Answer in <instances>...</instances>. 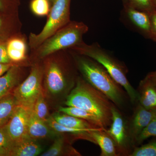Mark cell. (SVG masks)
Wrapping results in <instances>:
<instances>
[{
	"instance_id": "1",
	"label": "cell",
	"mask_w": 156,
	"mask_h": 156,
	"mask_svg": "<svg viewBox=\"0 0 156 156\" xmlns=\"http://www.w3.org/2000/svg\"><path fill=\"white\" fill-rule=\"evenodd\" d=\"M45 87L50 94H62L75 86L77 66L72 51L60 50L42 60Z\"/></svg>"
},
{
	"instance_id": "2",
	"label": "cell",
	"mask_w": 156,
	"mask_h": 156,
	"mask_svg": "<svg viewBox=\"0 0 156 156\" xmlns=\"http://www.w3.org/2000/svg\"><path fill=\"white\" fill-rule=\"evenodd\" d=\"M78 71L91 86L103 93L119 108H123L129 99L123 87L94 59L73 52Z\"/></svg>"
},
{
	"instance_id": "3",
	"label": "cell",
	"mask_w": 156,
	"mask_h": 156,
	"mask_svg": "<svg viewBox=\"0 0 156 156\" xmlns=\"http://www.w3.org/2000/svg\"><path fill=\"white\" fill-rule=\"evenodd\" d=\"M65 104L66 106L79 108L95 115L103 123L105 130L111 125L112 107L114 104L83 78L78 77Z\"/></svg>"
},
{
	"instance_id": "4",
	"label": "cell",
	"mask_w": 156,
	"mask_h": 156,
	"mask_svg": "<svg viewBox=\"0 0 156 156\" xmlns=\"http://www.w3.org/2000/svg\"><path fill=\"white\" fill-rule=\"evenodd\" d=\"M73 52L94 59L107 70L112 77L122 87L131 103L138 102V93L127 79L128 70L125 65L112 56L97 43L88 44L83 41L69 49Z\"/></svg>"
},
{
	"instance_id": "5",
	"label": "cell",
	"mask_w": 156,
	"mask_h": 156,
	"mask_svg": "<svg viewBox=\"0 0 156 156\" xmlns=\"http://www.w3.org/2000/svg\"><path fill=\"white\" fill-rule=\"evenodd\" d=\"M88 30L89 27L84 23L71 21L31 51V62L41 61L53 53L72 48L83 41V37Z\"/></svg>"
},
{
	"instance_id": "6",
	"label": "cell",
	"mask_w": 156,
	"mask_h": 156,
	"mask_svg": "<svg viewBox=\"0 0 156 156\" xmlns=\"http://www.w3.org/2000/svg\"><path fill=\"white\" fill-rule=\"evenodd\" d=\"M71 0H56L51 7L47 22L39 34L31 32L28 38L31 51L34 50L46 39L67 25L70 20Z\"/></svg>"
},
{
	"instance_id": "7",
	"label": "cell",
	"mask_w": 156,
	"mask_h": 156,
	"mask_svg": "<svg viewBox=\"0 0 156 156\" xmlns=\"http://www.w3.org/2000/svg\"><path fill=\"white\" fill-rule=\"evenodd\" d=\"M44 75L43 61L33 62L27 77L13 91V95L18 105L32 111L37 99L43 92L42 84Z\"/></svg>"
},
{
	"instance_id": "8",
	"label": "cell",
	"mask_w": 156,
	"mask_h": 156,
	"mask_svg": "<svg viewBox=\"0 0 156 156\" xmlns=\"http://www.w3.org/2000/svg\"><path fill=\"white\" fill-rule=\"evenodd\" d=\"M112 114L111 125L105 131L114 140L119 155L129 156L134 146L128 131V123L115 105L112 107Z\"/></svg>"
},
{
	"instance_id": "9",
	"label": "cell",
	"mask_w": 156,
	"mask_h": 156,
	"mask_svg": "<svg viewBox=\"0 0 156 156\" xmlns=\"http://www.w3.org/2000/svg\"><path fill=\"white\" fill-rule=\"evenodd\" d=\"M28 40L24 34L20 33L7 41L8 56L12 63L24 66L32 65L28 55Z\"/></svg>"
},
{
	"instance_id": "10",
	"label": "cell",
	"mask_w": 156,
	"mask_h": 156,
	"mask_svg": "<svg viewBox=\"0 0 156 156\" xmlns=\"http://www.w3.org/2000/svg\"><path fill=\"white\" fill-rule=\"evenodd\" d=\"M30 111L18 105L12 117L5 126L7 133L13 142L28 137L27 126Z\"/></svg>"
},
{
	"instance_id": "11",
	"label": "cell",
	"mask_w": 156,
	"mask_h": 156,
	"mask_svg": "<svg viewBox=\"0 0 156 156\" xmlns=\"http://www.w3.org/2000/svg\"><path fill=\"white\" fill-rule=\"evenodd\" d=\"M156 115V110L144 108L139 103L135 109L129 123L128 131L134 146L136 144L137 137L143 130Z\"/></svg>"
},
{
	"instance_id": "12",
	"label": "cell",
	"mask_w": 156,
	"mask_h": 156,
	"mask_svg": "<svg viewBox=\"0 0 156 156\" xmlns=\"http://www.w3.org/2000/svg\"><path fill=\"white\" fill-rule=\"evenodd\" d=\"M22 26L18 13L0 11V42L7 41L11 37L21 33Z\"/></svg>"
},
{
	"instance_id": "13",
	"label": "cell",
	"mask_w": 156,
	"mask_h": 156,
	"mask_svg": "<svg viewBox=\"0 0 156 156\" xmlns=\"http://www.w3.org/2000/svg\"><path fill=\"white\" fill-rule=\"evenodd\" d=\"M27 66L14 64L0 77V99L8 95L17 87L23 75V68Z\"/></svg>"
},
{
	"instance_id": "14",
	"label": "cell",
	"mask_w": 156,
	"mask_h": 156,
	"mask_svg": "<svg viewBox=\"0 0 156 156\" xmlns=\"http://www.w3.org/2000/svg\"><path fill=\"white\" fill-rule=\"evenodd\" d=\"M92 142L99 146L101 151V156H120L113 139L104 129H98L89 132Z\"/></svg>"
},
{
	"instance_id": "15",
	"label": "cell",
	"mask_w": 156,
	"mask_h": 156,
	"mask_svg": "<svg viewBox=\"0 0 156 156\" xmlns=\"http://www.w3.org/2000/svg\"><path fill=\"white\" fill-rule=\"evenodd\" d=\"M127 17L144 36L150 39L151 23L149 14L128 6H124Z\"/></svg>"
},
{
	"instance_id": "16",
	"label": "cell",
	"mask_w": 156,
	"mask_h": 156,
	"mask_svg": "<svg viewBox=\"0 0 156 156\" xmlns=\"http://www.w3.org/2000/svg\"><path fill=\"white\" fill-rule=\"evenodd\" d=\"M137 92L140 104L147 109L156 110V87L146 77L140 81Z\"/></svg>"
},
{
	"instance_id": "17",
	"label": "cell",
	"mask_w": 156,
	"mask_h": 156,
	"mask_svg": "<svg viewBox=\"0 0 156 156\" xmlns=\"http://www.w3.org/2000/svg\"><path fill=\"white\" fill-rule=\"evenodd\" d=\"M35 140L27 137L14 142L10 156H36L42 151L41 147Z\"/></svg>"
},
{
	"instance_id": "18",
	"label": "cell",
	"mask_w": 156,
	"mask_h": 156,
	"mask_svg": "<svg viewBox=\"0 0 156 156\" xmlns=\"http://www.w3.org/2000/svg\"><path fill=\"white\" fill-rule=\"evenodd\" d=\"M50 128L44 121L40 120L31 112L27 126V136L34 140L45 138L50 133Z\"/></svg>"
},
{
	"instance_id": "19",
	"label": "cell",
	"mask_w": 156,
	"mask_h": 156,
	"mask_svg": "<svg viewBox=\"0 0 156 156\" xmlns=\"http://www.w3.org/2000/svg\"><path fill=\"white\" fill-rule=\"evenodd\" d=\"M52 117L57 123L68 128L82 129L101 128H98L86 120L63 113L56 114Z\"/></svg>"
},
{
	"instance_id": "20",
	"label": "cell",
	"mask_w": 156,
	"mask_h": 156,
	"mask_svg": "<svg viewBox=\"0 0 156 156\" xmlns=\"http://www.w3.org/2000/svg\"><path fill=\"white\" fill-rule=\"evenodd\" d=\"M18 106L13 93L0 99V128L7 125Z\"/></svg>"
},
{
	"instance_id": "21",
	"label": "cell",
	"mask_w": 156,
	"mask_h": 156,
	"mask_svg": "<svg viewBox=\"0 0 156 156\" xmlns=\"http://www.w3.org/2000/svg\"><path fill=\"white\" fill-rule=\"evenodd\" d=\"M58 111L60 112L86 120L98 128L105 130L103 123L98 117L92 113L83 109L76 107L61 106L58 108Z\"/></svg>"
},
{
	"instance_id": "22",
	"label": "cell",
	"mask_w": 156,
	"mask_h": 156,
	"mask_svg": "<svg viewBox=\"0 0 156 156\" xmlns=\"http://www.w3.org/2000/svg\"><path fill=\"white\" fill-rule=\"evenodd\" d=\"M46 122L51 129L56 132L72 134L75 136L76 138H81V139H83L85 136L84 135L89 131L98 129H76V128H68L57 123L54 120L52 117L48 118V119L46 121ZM98 129H100V128H98Z\"/></svg>"
},
{
	"instance_id": "23",
	"label": "cell",
	"mask_w": 156,
	"mask_h": 156,
	"mask_svg": "<svg viewBox=\"0 0 156 156\" xmlns=\"http://www.w3.org/2000/svg\"><path fill=\"white\" fill-rule=\"evenodd\" d=\"M52 5L48 0H31L30 8L33 14L38 17L48 16Z\"/></svg>"
},
{
	"instance_id": "24",
	"label": "cell",
	"mask_w": 156,
	"mask_h": 156,
	"mask_svg": "<svg viewBox=\"0 0 156 156\" xmlns=\"http://www.w3.org/2000/svg\"><path fill=\"white\" fill-rule=\"evenodd\" d=\"M33 113L38 119L46 122L48 119V108L43 92L39 95L33 109Z\"/></svg>"
},
{
	"instance_id": "25",
	"label": "cell",
	"mask_w": 156,
	"mask_h": 156,
	"mask_svg": "<svg viewBox=\"0 0 156 156\" xmlns=\"http://www.w3.org/2000/svg\"><path fill=\"white\" fill-rule=\"evenodd\" d=\"M14 143L5 126L0 128V156H10Z\"/></svg>"
},
{
	"instance_id": "26",
	"label": "cell",
	"mask_w": 156,
	"mask_h": 156,
	"mask_svg": "<svg viewBox=\"0 0 156 156\" xmlns=\"http://www.w3.org/2000/svg\"><path fill=\"white\" fill-rule=\"evenodd\" d=\"M129 156H156V140L134 147Z\"/></svg>"
},
{
	"instance_id": "27",
	"label": "cell",
	"mask_w": 156,
	"mask_h": 156,
	"mask_svg": "<svg viewBox=\"0 0 156 156\" xmlns=\"http://www.w3.org/2000/svg\"><path fill=\"white\" fill-rule=\"evenodd\" d=\"M126 6L144 11L149 14L156 10L152 0H128V5Z\"/></svg>"
},
{
	"instance_id": "28",
	"label": "cell",
	"mask_w": 156,
	"mask_h": 156,
	"mask_svg": "<svg viewBox=\"0 0 156 156\" xmlns=\"http://www.w3.org/2000/svg\"><path fill=\"white\" fill-rule=\"evenodd\" d=\"M151 136L156 137V115L140 134L136 139V144H140Z\"/></svg>"
},
{
	"instance_id": "29",
	"label": "cell",
	"mask_w": 156,
	"mask_h": 156,
	"mask_svg": "<svg viewBox=\"0 0 156 156\" xmlns=\"http://www.w3.org/2000/svg\"><path fill=\"white\" fill-rule=\"evenodd\" d=\"M64 147V138L59 136L56 138L48 151L42 154V156H57L62 153Z\"/></svg>"
},
{
	"instance_id": "30",
	"label": "cell",
	"mask_w": 156,
	"mask_h": 156,
	"mask_svg": "<svg viewBox=\"0 0 156 156\" xmlns=\"http://www.w3.org/2000/svg\"><path fill=\"white\" fill-rule=\"evenodd\" d=\"M20 0H0V11L7 13H18Z\"/></svg>"
},
{
	"instance_id": "31",
	"label": "cell",
	"mask_w": 156,
	"mask_h": 156,
	"mask_svg": "<svg viewBox=\"0 0 156 156\" xmlns=\"http://www.w3.org/2000/svg\"><path fill=\"white\" fill-rule=\"evenodd\" d=\"M0 63H13L8 56L7 41L0 42Z\"/></svg>"
},
{
	"instance_id": "32",
	"label": "cell",
	"mask_w": 156,
	"mask_h": 156,
	"mask_svg": "<svg viewBox=\"0 0 156 156\" xmlns=\"http://www.w3.org/2000/svg\"><path fill=\"white\" fill-rule=\"evenodd\" d=\"M150 17L151 27L150 39L156 42V10L149 14Z\"/></svg>"
},
{
	"instance_id": "33",
	"label": "cell",
	"mask_w": 156,
	"mask_h": 156,
	"mask_svg": "<svg viewBox=\"0 0 156 156\" xmlns=\"http://www.w3.org/2000/svg\"><path fill=\"white\" fill-rule=\"evenodd\" d=\"M14 64L13 63H0V77L5 73Z\"/></svg>"
},
{
	"instance_id": "34",
	"label": "cell",
	"mask_w": 156,
	"mask_h": 156,
	"mask_svg": "<svg viewBox=\"0 0 156 156\" xmlns=\"http://www.w3.org/2000/svg\"><path fill=\"white\" fill-rule=\"evenodd\" d=\"M146 77L156 87V70L149 73Z\"/></svg>"
},
{
	"instance_id": "35",
	"label": "cell",
	"mask_w": 156,
	"mask_h": 156,
	"mask_svg": "<svg viewBox=\"0 0 156 156\" xmlns=\"http://www.w3.org/2000/svg\"><path fill=\"white\" fill-rule=\"evenodd\" d=\"M123 3H124V6L127 5L128 4V0H122Z\"/></svg>"
},
{
	"instance_id": "36",
	"label": "cell",
	"mask_w": 156,
	"mask_h": 156,
	"mask_svg": "<svg viewBox=\"0 0 156 156\" xmlns=\"http://www.w3.org/2000/svg\"><path fill=\"white\" fill-rule=\"evenodd\" d=\"M48 1H49V2H50V4H51V5H53V3H54V2H55V1H56V0H48Z\"/></svg>"
},
{
	"instance_id": "37",
	"label": "cell",
	"mask_w": 156,
	"mask_h": 156,
	"mask_svg": "<svg viewBox=\"0 0 156 156\" xmlns=\"http://www.w3.org/2000/svg\"><path fill=\"white\" fill-rule=\"evenodd\" d=\"M153 2V4L154 5L156 9V0H152Z\"/></svg>"
}]
</instances>
